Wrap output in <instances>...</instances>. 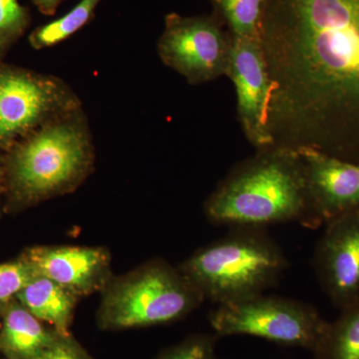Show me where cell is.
I'll return each instance as SVG.
<instances>
[{
  "instance_id": "2",
  "label": "cell",
  "mask_w": 359,
  "mask_h": 359,
  "mask_svg": "<svg viewBox=\"0 0 359 359\" xmlns=\"http://www.w3.org/2000/svg\"><path fill=\"white\" fill-rule=\"evenodd\" d=\"M1 155L2 179L11 202L30 205L74 192L95 164L83 108L46 123Z\"/></svg>"
},
{
  "instance_id": "1",
  "label": "cell",
  "mask_w": 359,
  "mask_h": 359,
  "mask_svg": "<svg viewBox=\"0 0 359 359\" xmlns=\"http://www.w3.org/2000/svg\"><path fill=\"white\" fill-rule=\"evenodd\" d=\"M259 41L271 147L359 154V0H264Z\"/></svg>"
},
{
  "instance_id": "8",
  "label": "cell",
  "mask_w": 359,
  "mask_h": 359,
  "mask_svg": "<svg viewBox=\"0 0 359 359\" xmlns=\"http://www.w3.org/2000/svg\"><path fill=\"white\" fill-rule=\"evenodd\" d=\"M216 14L165 16V28L158 41V54L168 67L200 85L228 75L231 37Z\"/></svg>"
},
{
  "instance_id": "17",
  "label": "cell",
  "mask_w": 359,
  "mask_h": 359,
  "mask_svg": "<svg viewBox=\"0 0 359 359\" xmlns=\"http://www.w3.org/2000/svg\"><path fill=\"white\" fill-rule=\"evenodd\" d=\"M316 351L325 359H359V304L353 306L334 327H328Z\"/></svg>"
},
{
  "instance_id": "14",
  "label": "cell",
  "mask_w": 359,
  "mask_h": 359,
  "mask_svg": "<svg viewBox=\"0 0 359 359\" xmlns=\"http://www.w3.org/2000/svg\"><path fill=\"white\" fill-rule=\"evenodd\" d=\"M16 299L39 320L58 334L68 335L78 297L43 276L36 275L16 295Z\"/></svg>"
},
{
  "instance_id": "18",
  "label": "cell",
  "mask_w": 359,
  "mask_h": 359,
  "mask_svg": "<svg viewBox=\"0 0 359 359\" xmlns=\"http://www.w3.org/2000/svg\"><path fill=\"white\" fill-rule=\"evenodd\" d=\"M32 16L18 0H0V62L29 27Z\"/></svg>"
},
{
  "instance_id": "23",
  "label": "cell",
  "mask_w": 359,
  "mask_h": 359,
  "mask_svg": "<svg viewBox=\"0 0 359 359\" xmlns=\"http://www.w3.org/2000/svg\"><path fill=\"white\" fill-rule=\"evenodd\" d=\"M2 182V174H1V168H0V185H1Z\"/></svg>"
},
{
  "instance_id": "11",
  "label": "cell",
  "mask_w": 359,
  "mask_h": 359,
  "mask_svg": "<svg viewBox=\"0 0 359 359\" xmlns=\"http://www.w3.org/2000/svg\"><path fill=\"white\" fill-rule=\"evenodd\" d=\"M21 257L36 275L53 280L78 299L102 292L113 276L112 259L103 247L40 245Z\"/></svg>"
},
{
  "instance_id": "16",
  "label": "cell",
  "mask_w": 359,
  "mask_h": 359,
  "mask_svg": "<svg viewBox=\"0 0 359 359\" xmlns=\"http://www.w3.org/2000/svg\"><path fill=\"white\" fill-rule=\"evenodd\" d=\"M214 13L233 39H259L264 0H211Z\"/></svg>"
},
{
  "instance_id": "5",
  "label": "cell",
  "mask_w": 359,
  "mask_h": 359,
  "mask_svg": "<svg viewBox=\"0 0 359 359\" xmlns=\"http://www.w3.org/2000/svg\"><path fill=\"white\" fill-rule=\"evenodd\" d=\"M101 294L97 320L103 330H129L171 323L202 304L204 297L180 269L156 259L120 276Z\"/></svg>"
},
{
  "instance_id": "9",
  "label": "cell",
  "mask_w": 359,
  "mask_h": 359,
  "mask_svg": "<svg viewBox=\"0 0 359 359\" xmlns=\"http://www.w3.org/2000/svg\"><path fill=\"white\" fill-rule=\"evenodd\" d=\"M226 76L235 85L238 121L248 140L257 150L271 148L266 130L269 79L259 39L231 37Z\"/></svg>"
},
{
  "instance_id": "22",
  "label": "cell",
  "mask_w": 359,
  "mask_h": 359,
  "mask_svg": "<svg viewBox=\"0 0 359 359\" xmlns=\"http://www.w3.org/2000/svg\"><path fill=\"white\" fill-rule=\"evenodd\" d=\"M65 0H32L33 4L44 15H54L57 8Z\"/></svg>"
},
{
  "instance_id": "20",
  "label": "cell",
  "mask_w": 359,
  "mask_h": 359,
  "mask_svg": "<svg viewBox=\"0 0 359 359\" xmlns=\"http://www.w3.org/2000/svg\"><path fill=\"white\" fill-rule=\"evenodd\" d=\"M160 359H216L211 339L196 337L180 344Z\"/></svg>"
},
{
  "instance_id": "7",
  "label": "cell",
  "mask_w": 359,
  "mask_h": 359,
  "mask_svg": "<svg viewBox=\"0 0 359 359\" xmlns=\"http://www.w3.org/2000/svg\"><path fill=\"white\" fill-rule=\"evenodd\" d=\"M210 320L221 335H252L313 351L320 347L328 328L311 306L262 294L219 304Z\"/></svg>"
},
{
  "instance_id": "6",
  "label": "cell",
  "mask_w": 359,
  "mask_h": 359,
  "mask_svg": "<svg viewBox=\"0 0 359 359\" xmlns=\"http://www.w3.org/2000/svg\"><path fill=\"white\" fill-rule=\"evenodd\" d=\"M81 107L79 97L61 78L2 61L0 155L26 135Z\"/></svg>"
},
{
  "instance_id": "19",
  "label": "cell",
  "mask_w": 359,
  "mask_h": 359,
  "mask_svg": "<svg viewBox=\"0 0 359 359\" xmlns=\"http://www.w3.org/2000/svg\"><path fill=\"white\" fill-rule=\"evenodd\" d=\"M35 276L34 269L22 257L0 264V306L6 309Z\"/></svg>"
},
{
  "instance_id": "21",
  "label": "cell",
  "mask_w": 359,
  "mask_h": 359,
  "mask_svg": "<svg viewBox=\"0 0 359 359\" xmlns=\"http://www.w3.org/2000/svg\"><path fill=\"white\" fill-rule=\"evenodd\" d=\"M39 359H89L70 334H59L58 339Z\"/></svg>"
},
{
  "instance_id": "10",
  "label": "cell",
  "mask_w": 359,
  "mask_h": 359,
  "mask_svg": "<svg viewBox=\"0 0 359 359\" xmlns=\"http://www.w3.org/2000/svg\"><path fill=\"white\" fill-rule=\"evenodd\" d=\"M304 164L309 198L308 224L330 223L359 210V163L311 149L297 150Z\"/></svg>"
},
{
  "instance_id": "13",
  "label": "cell",
  "mask_w": 359,
  "mask_h": 359,
  "mask_svg": "<svg viewBox=\"0 0 359 359\" xmlns=\"http://www.w3.org/2000/svg\"><path fill=\"white\" fill-rule=\"evenodd\" d=\"M40 321L20 302L4 309L0 349L6 358L39 359L55 342L60 334L46 330Z\"/></svg>"
},
{
  "instance_id": "3",
  "label": "cell",
  "mask_w": 359,
  "mask_h": 359,
  "mask_svg": "<svg viewBox=\"0 0 359 359\" xmlns=\"http://www.w3.org/2000/svg\"><path fill=\"white\" fill-rule=\"evenodd\" d=\"M205 211L214 223L233 228H263L294 219L308 224V191L299 152L259 150L219 184Z\"/></svg>"
},
{
  "instance_id": "4",
  "label": "cell",
  "mask_w": 359,
  "mask_h": 359,
  "mask_svg": "<svg viewBox=\"0 0 359 359\" xmlns=\"http://www.w3.org/2000/svg\"><path fill=\"white\" fill-rule=\"evenodd\" d=\"M236 229L197 250L179 268L204 299L218 304L262 294L280 278L287 264L262 228Z\"/></svg>"
},
{
  "instance_id": "15",
  "label": "cell",
  "mask_w": 359,
  "mask_h": 359,
  "mask_svg": "<svg viewBox=\"0 0 359 359\" xmlns=\"http://www.w3.org/2000/svg\"><path fill=\"white\" fill-rule=\"evenodd\" d=\"M100 2L101 0H81L62 18L33 30L28 39L32 48L41 50L69 39L93 20L97 6Z\"/></svg>"
},
{
  "instance_id": "12",
  "label": "cell",
  "mask_w": 359,
  "mask_h": 359,
  "mask_svg": "<svg viewBox=\"0 0 359 359\" xmlns=\"http://www.w3.org/2000/svg\"><path fill=\"white\" fill-rule=\"evenodd\" d=\"M316 259L321 278L335 301H353L359 294V210L328 223Z\"/></svg>"
}]
</instances>
